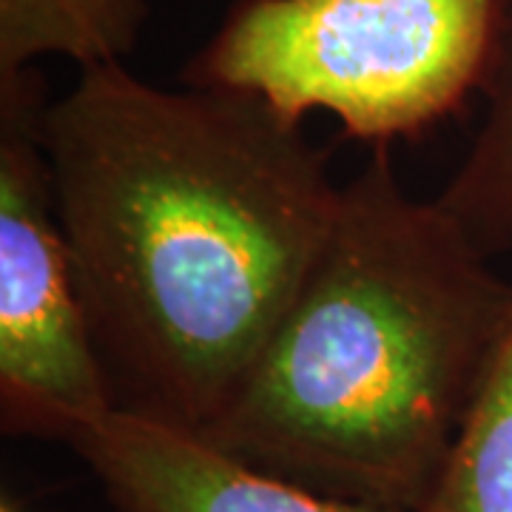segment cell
Masks as SVG:
<instances>
[{"instance_id":"obj_1","label":"cell","mask_w":512,"mask_h":512,"mask_svg":"<svg viewBox=\"0 0 512 512\" xmlns=\"http://www.w3.org/2000/svg\"><path fill=\"white\" fill-rule=\"evenodd\" d=\"M77 288L120 410L205 433L311 274L342 185L268 100L80 69L40 120Z\"/></svg>"},{"instance_id":"obj_2","label":"cell","mask_w":512,"mask_h":512,"mask_svg":"<svg viewBox=\"0 0 512 512\" xmlns=\"http://www.w3.org/2000/svg\"><path fill=\"white\" fill-rule=\"evenodd\" d=\"M512 316V282L376 146L311 274L202 439L316 493L421 512Z\"/></svg>"},{"instance_id":"obj_3","label":"cell","mask_w":512,"mask_h":512,"mask_svg":"<svg viewBox=\"0 0 512 512\" xmlns=\"http://www.w3.org/2000/svg\"><path fill=\"white\" fill-rule=\"evenodd\" d=\"M501 0H237L185 86L325 111L353 140L419 137L481 94Z\"/></svg>"},{"instance_id":"obj_4","label":"cell","mask_w":512,"mask_h":512,"mask_svg":"<svg viewBox=\"0 0 512 512\" xmlns=\"http://www.w3.org/2000/svg\"><path fill=\"white\" fill-rule=\"evenodd\" d=\"M35 69L0 77V421L66 444L117 407L57 217Z\"/></svg>"},{"instance_id":"obj_5","label":"cell","mask_w":512,"mask_h":512,"mask_svg":"<svg viewBox=\"0 0 512 512\" xmlns=\"http://www.w3.org/2000/svg\"><path fill=\"white\" fill-rule=\"evenodd\" d=\"M66 447L92 470L111 512H402L316 493L120 407L80 424Z\"/></svg>"},{"instance_id":"obj_6","label":"cell","mask_w":512,"mask_h":512,"mask_svg":"<svg viewBox=\"0 0 512 512\" xmlns=\"http://www.w3.org/2000/svg\"><path fill=\"white\" fill-rule=\"evenodd\" d=\"M481 100L476 137L436 200L495 259L512 254V0H501Z\"/></svg>"},{"instance_id":"obj_7","label":"cell","mask_w":512,"mask_h":512,"mask_svg":"<svg viewBox=\"0 0 512 512\" xmlns=\"http://www.w3.org/2000/svg\"><path fill=\"white\" fill-rule=\"evenodd\" d=\"M146 0H0V77L63 57L80 69L123 63L143 32Z\"/></svg>"},{"instance_id":"obj_8","label":"cell","mask_w":512,"mask_h":512,"mask_svg":"<svg viewBox=\"0 0 512 512\" xmlns=\"http://www.w3.org/2000/svg\"><path fill=\"white\" fill-rule=\"evenodd\" d=\"M421 512H512V316Z\"/></svg>"},{"instance_id":"obj_9","label":"cell","mask_w":512,"mask_h":512,"mask_svg":"<svg viewBox=\"0 0 512 512\" xmlns=\"http://www.w3.org/2000/svg\"><path fill=\"white\" fill-rule=\"evenodd\" d=\"M0 512H20L15 504H9V501H3V507H0Z\"/></svg>"}]
</instances>
